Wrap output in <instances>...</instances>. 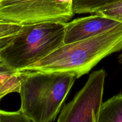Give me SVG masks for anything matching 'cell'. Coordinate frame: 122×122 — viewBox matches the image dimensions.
Returning <instances> with one entry per match:
<instances>
[{"mask_svg":"<svg viewBox=\"0 0 122 122\" xmlns=\"http://www.w3.org/2000/svg\"><path fill=\"white\" fill-rule=\"evenodd\" d=\"M121 50L122 24L92 38L64 44L24 70L67 73L77 79L88 73L105 57Z\"/></svg>","mask_w":122,"mask_h":122,"instance_id":"6da1fadb","label":"cell"},{"mask_svg":"<svg viewBox=\"0 0 122 122\" xmlns=\"http://www.w3.org/2000/svg\"><path fill=\"white\" fill-rule=\"evenodd\" d=\"M20 109L34 122H52L77 77L67 73L20 71Z\"/></svg>","mask_w":122,"mask_h":122,"instance_id":"7a4b0ae2","label":"cell"},{"mask_svg":"<svg viewBox=\"0 0 122 122\" xmlns=\"http://www.w3.org/2000/svg\"><path fill=\"white\" fill-rule=\"evenodd\" d=\"M65 25L56 22L23 25L0 57L13 69L23 71L64 45Z\"/></svg>","mask_w":122,"mask_h":122,"instance_id":"3957f363","label":"cell"},{"mask_svg":"<svg viewBox=\"0 0 122 122\" xmlns=\"http://www.w3.org/2000/svg\"><path fill=\"white\" fill-rule=\"evenodd\" d=\"M73 0H0V20L21 25L66 23L74 15Z\"/></svg>","mask_w":122,"mask_h":122,"instance_id":"277c9868","label":"cell"},{"mask_svg":"<svg viewBox=\"0 0 122 122\" xmlns=\"http://www.w3.org/2000/svg\"><path fill=\"white\" fill-rule=\"evenodd\" d=\"M106 72L93 71L83 88L61 110L57 122H97L102 104Z\"/></svg>","mask_w":122,"mask_h":122,"instance_id":"5b68a950","label":"cell"},{"mask_svg":"<svg viewBox=\"0 0 122 122\" xmlns=\"http://www.w3.org/2000/svg\"><path fill=\"white\" fill-rule=\"evenodd\" d=\"M121 24L110 18L96 14L74 19L66 23L64 44L92 38L110 30Z\"/></svg>","mask_w":122,"mask_h":122,"instance_id":"8992f818","label":"cell"},{"mask_svg":"<svg viewBox=\"0 0 122 122\" xmlns=\"http://www.w3.org/2000/svg\"><path fill=\"white\" fill-rule=\"evenodd\" d=\"M20 71L10 67L0 57V101L8 94L19 92Z\"/></svg>","mask_w":122,"mask_h":122,"instance_id":"52a82bcc","label":"cell"},{"mask_svg":"<svg viewBox=\"0 0 122 122\" xmlns=\"http://www.w3.org/2000/svg\"><path fill=\"white\" fill-rule=\"evenodd\" d=\"M97 122H122V94L102 102Z\"/></svg>","mask_w":122,"mask_h":122,"instance_id":"ba28073f","label":"cell"},{"mask_svg":"<svg viewBox=\"0 0 122 122\" xmlns=\"http://www.w3.org/2000/svg\"><path fill=\"white\" fill-rule=\"evenodd\" d=\"M114 1L116 0H73V11L76 14L94 13Z\"/></svg>","mask_w":122,"mask_h":122,"instance_id":"9c48e42d","label":"cell"},{"mask_svg":"<svg viewBox=\"0 0 122 122\" xmlns=\"http://www.w3.org/2000/svg\"><path fill=\"white\" fill-rule=\"evenodd\" d=\"M22 26L23 25L0 20V52L13 41Z\"/></svg>","mask_w":122,"mask_h":122,"instance_id":"30bf717a","label":"cell"},{"mask_svg":"<svg viewBox=\"0 0 122 122\" xmlns=\"http://www.w3.org/2000/svg\"><path fill=\"white\" fill-rule=\"evenodd\" d=\"M94 14L110 18L122 23V0H116L98 10Z\"/></svg>","mask_w":122,"mask_h":122,"instance_id":"8fae6325","label":"cell"},{"mask_svg":"<svg viewBox=\"0 0 122 122\" xmlns=\"http://www.w3.org/2000/svg\"><path fill=\"white\" fill-rule=\"evenodd\" d=\"M0 122H34L21 110L7 112L0 110Z\"/></svg>","mask_w":122,"mask_h":122,"instance_id":"7c38bea8","label":"cell"},{"mask_svg":"<svg viewBox=\"0 0 122 122\" xmlns=\"http://www.w3.org/2000/svg\"><path fill=\"white\" fill-rule=\"evenodd\" d=\"M120 57H121V58H122V54H121V56H120Z\"/></svg>","mask_w":122,"mask_h":122,"instance_id":"4fadbf2b","label":"cell"}]
</instances>
